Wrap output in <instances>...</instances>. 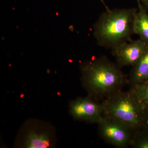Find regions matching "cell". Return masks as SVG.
I'll use <instances>...</instances> for the list:
<instances>
[{"label":"cell","instance_id":"1","mask_svg":"<svg viewBox=\"0 0 148 148\" xmlns=\"http://www.w3.org/2000/svg\"><path fill=\"white\" fill-rule=\"evenodd\" d=\"M117 64L106 56L94 58L81 66V80L89 96L103 101L129 83Z\"/></svg>","mask_w":148,"mask_h":148},{"label":"cell","instance_id":"2","mask_svg":"<svg viewBox=\"0 0 148 148\" xmlns=\"http://www.w3.org/2000/svg\"><path fill=\"white\" fill-rule=\"evenodd\" d=\"M137 11L136 8L110 9L101 14L93 27L98 45L112 49L132 40L133 21Z\"/></svg>","mask_w":148,"mask_h":148},{"label":"cell","instance_id":"3","mask_svg":"<svg viewBox=\"0 0 148 148\" xmlns=\"http://www.w3.org/2000/svg\"><path fill=\"white\" fill-rule=\"evenodd\" d=\"M102 102L104 115L115 118L135 130L142 127L145 109L130 90H119Z\"/></svg>","mask_w":148,"mask_h":148},{"label":"cell","instance_id":"4","mask_svg":"<svg viewBox=\"0 0 148 148\" xmlns=\"http://www.w3.org/2000/svg\"><path fill=\"white\" fill-rule=\"evenodd\" d=\"M98 125L101 138L117 148H124L130 146L136 131L121 121L106 115Z\"/></svg>","mask_w":148,"mask_h":148},{"label":"cell","instance_id":"5","mask_svg":"<svg viewBox=\"0 0 148 148\" xmlns=\"http://www.w3.org/2000/svg\"><path fill=\"white\" fill-rule=\"evenodd\" d=\"M70 111L75 119L84 121L90 123H98L104 116L102 102L88 96L79 98L71 101Z\"/></svg>","mask_w":148,"mask_h":148},{"label":"cell","instance_id":"6","mask_svg":"<svg viewBox=\"0 0 148 148\" xmlns=\"http://www.w3.org/2000/svg\"><path fill=\"white\" fill-rule=\"evenodd\" d=\"M148 50V45L140 39L123 43L112 49L121 68L133 66Z\"/></svg>","mask_w":148,"mask_h":148},{"label":"cell","instance_id":"7","mask_svg":"<svg viewBox=\"0 0 148 148\" xmlns=\"http://www.w3.org/2000/svg\"><path fill=\"white\" fill-rule=\"evenodd\" d=\"M137 2L138 8L133 21V33L148 45V12L139 0Z\"/></svg>","mask_w":148,"mask_h":148},{"label":"cell","instance_id":"8","mask_svg":"<svg viewBox=\"0 0 148 148\" xmlns=\"http://www.w3.org/2000/svg\"><path fill=\"white\" fill-rule=\"evenodd\" d=\"M148 80V50L133 66L129 77L131 85Z\"/></svg>","mask_w":148,"mask_h":148},{"label":"cell","instance_id":"9","mask_svg":"<svg viewBox=\"0 0 148 148\" xmlns=\"http://www.w3.org/2000/svg\"><path fill=\"white\" fill-rule=\"evenodd\" d=\"M50 142L47 134L32 132L27 137L25 147L29 148H46L49 147Z\"/></svg>","mask_w":148,"mask_h":148},{"label":"cell","instance_id":"10","mask_svg":"<svg viewBox=\"0 0 148 148\" xmlns=\"http://www.w3.org/2000/svg\"><path fill=\"white\" fill-rule=\"evenodd\" d=\"M130 90L138 98L144 109L148 107V82L131 85Z\"/></svg>","mask_w":148,"mask_h":148},{"label":"cell","instance_id":"11","mask_svg":"<svg viewBox=\"0 0 148 148\" xmlns=\"http://www.w3.org/2000/svg\"><path fill=\"white\" fill-rule=\"evenodd\" d=\"M133 148H148V133L142 128L135 131L130 143Z\"/></svg>","mask_w":148,"mask_h":148},{"label":"cell","instance_id":"12","mask_svg":"<svg viewBox=\"0 0 148 148\" xmlns=\"http://www.w3.org/2000/svg\"><path fill=\"white\" fill-rule=\"evenodd\" d=\"M141 128L148 133V107L144 109L143 123Z\"/></svg>","mask_w":148,"mask_h":148},{"label":"cell","instance_id":"13","mask_svg":"<svg viewBox=\"0 0 148 148\" xmlns=\"http://www.w3.org/2000/svg\"><path fill=\"white\" fill-rule=\"evenodd\" d=\"M148 12V0H139Z\"/></svg>","mask_w":148,"mask_h":148},{"label":"cell","instance_id":"14","mask_svg":"<svg viewBox=\"0 0 148 148\" xmlns=\"http://www.w3.org/2000/svg\"><path fill=\"white\" fill-rule=\"evenodd\" d=\"M100 1L103 4V5L105 6V8H106V10H109L110 9V8L108 7V6L106 5V4L105 3V2H104V0H100Z\"/></svg>","mask_w":148,"mask_h":148},{"label":"cell","instance_id":"15","mask_svg":"<svg viewBox=\"0 0 148 148\" xmlns=\"http://www.w3.org/2000/svg\"><path fill=\"white\" fill-rule=\"evenodd\" d=\"M146 82H148V80L147 81H146Z\"/></svg>","mask_w":148,"mask_h":148}]
</instances>
